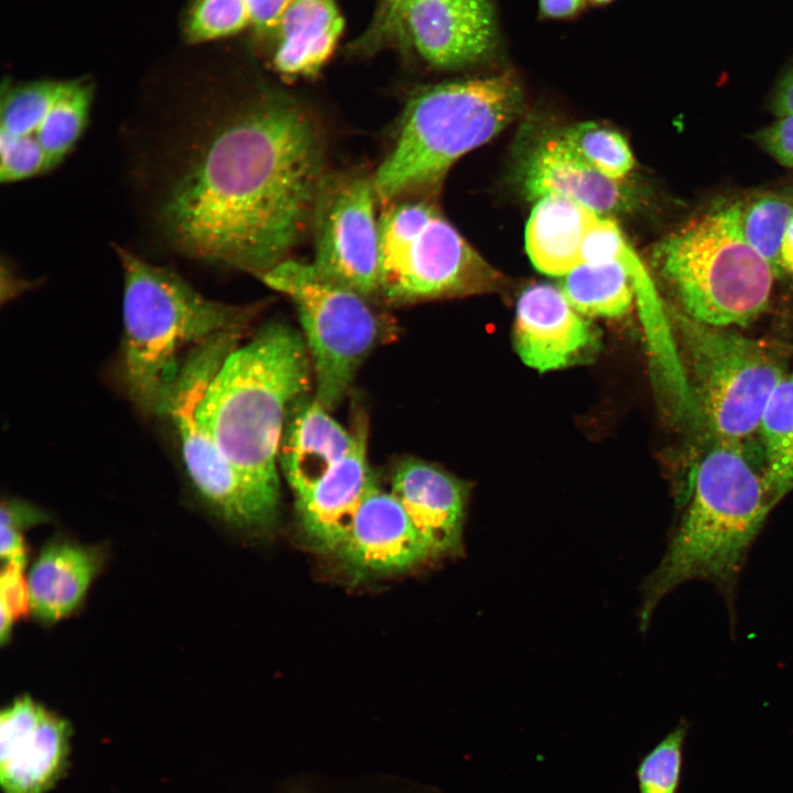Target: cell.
<instances>
[{"label":"cell","instance_id":"6da1fadb","mask_svg":"<svg viewBox=\"0 0 793 793\" xmlns=\"http://www.w3.org/2000/svg\"><path fill=\"white\" fill-rule=\"evenodd\" d=\"M198 132L162 198L163 227L183 253L260 278L311 229L322 128L297 101L264 95Z\"/></svg>","mask_w":793,"mask_h":793},{"label":"cell","instance_id":"7a4b0ae2","mask_svg":"<svg viewBox=\"0 0 793 793\" xmlns=\"http://www.w3.org/2000/svg\"><path fill=\"white\" fill-rule=\"evenodd\" d=\"M772 508L762 475L743 448L714 442L697 466L686 510L666 551L643 584L641 632L661 600L691 580L711 584L734 623L739 577Z\"/></svg>","mask_w":793,"mask_h":793},{"label":"cell","instance_id":"3957f363","mask_svg":"<svg viewBox=\"0 0 793 793\" xmlns=\"http://www.w3.org/2000/svg\"><path fill=\"white\" fill-rule=\"evenodd\" d=\"M313 380L303 336L274 323L227 357L198 405L199 421L225 457L276 507L286 414Z\"/></svg>","mask_w":793,"mask_h":793},{"label":"cell","instance_id":"277c9868","mask_svg":"<svg viewBox=\"0 0 793 793\" xmlns=\"http://www.w3.org/2000/svg\"><path fill=\"white\" fill-rule=\"evenodd\" d=\"M524 96L511 73L444 82L408 101L393 146L373 185L383 204L436 191L452 165L487 143L522 112Z\"/></svg>","mask_w":793,"mask_h":793},{"label":"cell","instance_id":"5b68a950","mask_svg":"<svg viewBox=\"0 0 793 793\" xmlns=\"http://www.w3.org/2000/svg\"><path fill=\"white\" fill-rule=\"evenodd\" d=\"M123 274V381L132 400L160 414L178 352L224 332H245L259 306L205 297L173 270L117 248Z\"/></svg>","mask_w":793,"mask_h":793},{"label":"cell","instance_id":"8992f818","mask_svg":"<svg viewBox=\"0 0 793 793\" xmlns=\"http://www.w3.org/2000/svg\"><path fill=\"white\" fill-rule=\"evenodd\" d=\"M653 257L686 315L697 322L743 326L768 306L774 273L745 239L738 203L671 233Z\"/></svg>","mask_w":793,"mask_h":793},{"label":"cell","instance_id":"52a82bcc","mask_svg":"<svg viewBox=\"0 0 793 793\" xmlns=\"http://www.w3.org/2000/svg\"><path fill=\"white\" fill-rule=\"evenodd\" d=\"M502 275L431 202L384 204L379 217L378 298L393 306L492 292Z\"/></svg>","mask_w":793,"mask_h":793},{"label":"cell","instance_id":"ba28073f","mask_svg":"<svg viewBox=\"0 0 793 793\" xmlns=\"http://www.w3.org/2000/svg\"><path fill=\"white\" fill-rule=\"evenodd\" d=\"M295 306L311 358L315 399L333 411L370 352L395 334L362 294L323 276L313 265L286 259L259 278Z\"/></svg>","mask_w":793,"mask_h":793},{"label":"cell","instance_id":"9c48e42d","mask_svg":"<svg viewBox=\"0 0 793 793\" xmlns=\"http://www.w3.org/2000/svg\"><path fill=\"white\" fill-rule=\"evenodd\" d=\"M678 319L698 420L714 442L743 448L786 373L782 362L753 339L688 316Z\"/></svg>","mask_w":793,"mask_h":793},{"label":"cell","instance_id":"30bf717a","mask_svg":"<svg viewBox=\"0 0 793 793\" xmlns=\"http://www.w3.org/2000/svg\"><path fill=\"white\" fill-rule=\"evenodd\" d=\"M242 334L224 332L193 346L180 363L160 414L173 422L187 474L203 498L229 523L259 528L273 520L278 507L225 457L197 415L208 385L239 347Z\"/></svg>","mask_w":793,"mask_h":793},{"label":"cell","instance_id":"8fae6325","mask_svg":"<svg viewBox=\"0 0 793 793\" xmlns=\"http://www.w3.org/2000/svg\"><path fill=\"white\" fill-rule=\"evenodd\" d=\"M94 98L87 79L4 82L0 178L15 183L56 167L83 135Z\"/></svg>","mask_w":793,"mask_h":793},{"label":"cell","instance_id":"7c38bea8","mask_svg":"<svg viewBox=\"0 0 793 793\" xmlns=\"http://www.w3.org/2000/svg\"><path fill=\"white\" fill-rule=\"evenodd\" d=\"M372 177L326 173L312 215L313 265L325 278L378 298L379 217Z\"/></svg>","mask_w":793,"mask_h":793},{"label":"cell","instance_id":"4fadbf2b","mask_svg":"<svg viewBox=\"0 0 793 793\" xmlns=\"http://www.w3.org/2000/svg\"><path fill=\"white\" fill-rule=\"evenodd\" d=\"M496 25L488 0H409L391 43L412 46L433 66L461 67L492 47Z\"/></svg>","mask_w":793,"mask_h":793},{"label":"cell","instance_id":"5bb4252c","mask_svg":"<svg viewBox=\"0 0 793 793\" xmlns=\"http://www.w3.org/2000/svg\"><path fill=\"white\" fill-rule=\"evenodd\" d=\"M72 729L30 696L17 698L0 717V782L3 793H47L64 773Z\"/></svg>","mask_w":793,"mask_h":793},{"label":"cell","instance_id":"9a60e30c","mask_svg":"<svg viewBox=\"0 0 793 793\" xmlns=\"http://www.w3.org/2000/svg\"><path fill=\"white\" fill-rule=\"evenodd\" d=\"M334 554L359 577L401 573L434 560L400 501L379 485L361 502Z\"/></svg>","mask_w":793,"mask_h":793},{"label":"cell","instance_id":"2e32d148","mask_svg":"<svg viewBox=\"0 0 793 793\" xmlns=\"http://www.w3.org/2000/svg\"><path fill=\"white\" fill-rule=\"evenodd\" d=\"M594 333L562 291L534 284L519 296L513 341L521 360L539 371L572 363L594 344Z\"/></svg>","mask_w":793,"mask_h":793},{"label":"cell","instance_id":"e0dca14e","mask_svg":"<svg viewBox=\"0 0 793 793\" xmlns=\"http://www.w3.org/2000/svg\"><path fill=\"white\" fill-rule=\"evenodd\" d=\"M391 492L434 560L460 555L467 490L459 480L430 463L406 458L394 468Z\"/></svg>","mask_w":793,"mask_h":793},{"label":"cell","instance_id":"ac0fdd59","mask_svg":"<svg viewBox=\"0 0 793 793\" xmlns=\"http://www.w3.org/2000/svg\"><path fill=\"white\" fill-rule=\"evenodd\" d=\"M355 432L352 449L307 492L295 498L302 531L322 553H335L361 502L378 486L368 464V426L361 416Z\"/></svg>","mask_w":793,"mask_h":793},{"label":"cell","instance_id":"d6986e66","mask_svg":"<svg viewBox=\"0 0 793 793\" xmlns=\"http://www.w3.org/2000/svg\"><path fill=\"white\" fill-rule=\"evenodd\" d=\"M521 182L529 198L558 195L576 200L601 216L629 208L621 182L613 181L584 161L558 135L541 139L524 156Z\"/></svg>","mask_w":793,"mask_h":793},{"label":"cell","instance_id":"ffe728a7","mask_svg":"<svg viewBox=\"0 0 793 793\" xmlns=\"http://www.w3.org/2000/svg\"><path fill=\"white\" fill-rule=\"evenodd\" d=\"M355 444V430L341 426L315 397L296 399L287 411L279 447V464L295 498L315 486Z\"/></svg>","mask_w":793,"mask_h":793},{"label":"cell","instance_id":"44dd1931","mask_svg":"<svg viewBox=\"0 0 793 793\" xmlns=\"http://www.w3.org/2000/svg\"><path fill=\"white\" fill-rule=\"evenodd\" d=\"M344 30L336 0H294L273 29L274 69L289 78L312 77L332 56Z\"/></svg>","mask_w":793,"mask_h":793},{"label":"cell","instance_id":"7402d4cb","mask_svg":"<svg viewBox=\"0 0 793 793\" xmlns=\"http://www.w3.org/2000/svg\"><path fill=\"white\" fill-rule=\"evenodd\" d=\"M100 565L96 548L62 540L46 544L28 578L33 615L47 623L68 616L83 600Z\"/></svg>","mask_w":793,"mask_h":793},{"label":"cell","instance_id":"603a6c76","mask_svg":"<svg viewBox=\"0 0 793 793\" xmlns=\"http://www.w3.org/2000/svg\"><path fill=\"white\" fill-rule=\"evenodd\" d=\"M600 216L564 196L536 200L525 229V247L533 265L554 276H564L580 265L584 241Z\"/></svg>","mask_w":793,"mask_h":793},{"label":"cell","instance_id":"cb8c5ba5","mask_svg":"<svg viewBox=\"0 0 793 793\" xmlns=\"http://www.w3.org/2000/svg\"><path fill=\"white\" fill-rule=\"evenodd\" d=\"M601 258L604 261L620 262L631 279L650 356L660 380L672 381L680 378L684 368L677 356L661 298L647 268L620 227L616 228L604 243Z\"/></svg>","mask_w":793,"mask_h":793},{"label":"cell","instance_id":"d4e9b609","mask_svg":"<svg viewBox=\"0 0 793 793\" xmlns=\"http://www.w3.org/2000/svg\"><path fill=\"white\" fill-rule=\"evenodd\" d=\"M764 455L762 479L774 507L793 490V373L772 392L758 431Z\"/></svg>","mask_w":793,"mask_h":793},{"label":"cell","instance_id":"484cf974","mask_svg":"<svg viewBox=\"0 0 793 793\" xmlns=\"http://www.w3.org/2000/svg\"><path fill=\"white\" fill-rule=\"evenodd\" d=\"M562 291L583 316L619 317L633 304L631 279L618 261L587 262L563 276Z\"/></svg>","mask_w":793,"mask_h":793},{"label":"cell","instance_id":"4316f807","mask_svg":"<svg viewBox=\"0 0 793 793\" xmlns=\"http://www.w3.org/2000/svg\"><path fill=\"white\" fill-rule=\"evenodd\" d=\"M738 206L745 239L768 262L774 276L782 275L780 251L793 217V199L778 194H762L738 203Z\"/></svg>","mask_w":793,"mask_h":793},{"label":"cell","instance_id":"83f0119b","mask_svg":"<svg viewBox=\"0 0 793 793\" xmlns=\"http://www.w3.org/2000/svg\"><path fill=\"white\" fill-rule=\"evenodd\" d=\"M584 161L602 175L618 182L633 167V155L624 138L596 122H579L557 132Z\"/></svg>","mask_w":793,"mask_h":793},{"label":"cell","instance_id":"f1b7e54d","mask_svg":"<svg viewBox=\"0 0 793 793\" xmlns=\"http://www.w3.org/2000/svg\"><path fill=\"white\" fill-rule=\"evenodd\" d=\"M688 727L682 719L640 760L636 770L639 793H677Z\"/></svg>","mask_w":793,"mask_h":793},{"label":"cell","instance_id":"f546056e","mask_svg":"<svg viewBox=\"0 0 793 793\" xmlns=\"http://www.w3.org/2000/svg\"><path fill=\"white\" fill-rule=\"evenodd\" d=\"M250 26L245 0H193L184 24L189 43L231 36Z\"/></svg>","mask_w":793,"mask_h":793},{"label":"cell","instance_id":"4dcf8cb0","mask_svg":"<svg viewBox=\"0 0 793 793\" xmlns=\"http://www.w3.org/2000/svg\"><path fill=\"white\" fill-rule=\"evenodd\" d=\"M280 793H419L414 784L397 780L368 779L359 781L304 780L289 785Z\"/></svg>","mask_w":793,"mask_h":793},{"label":"cell","instance_id":"1f68e13d","mask_svg":"<svg viewBox=\"0 0 793 793\" xmlns=\"http://www.w3.org/2000/svg\"><path fill=\"white\" fill-rule=\"evenodd\" d=\"M24 566L3 562L0 577V607L7 609L14 620L25 617L31 610L30 590L23 575Z\"/></svg>","mask_w":793,"mask_h":793},{"label":"cell","instance_id":"d6a6232c","mask_svg":"<svg viewBox=\"0 0 793 793\" xmlns=\"http://www.w3.org/2000/svg\"><path fill=\"white\" fill-rule=\"evenodd\" d=\"M408 1L378 0L374 17L366 32L357 41L356 47L363 52H371L390 44L399 13Z\"/></svg>","mask_w":793,"mask_h":793},{"label":"cell","instance_id":"836d02e7","mask_svg":"<svg viewBox=\"0 0 793 793\" xmlns=\"http://www.w3.org/2000/svg\"><path fill=\"white\" fill-rule=\"evenodd\" d=\"M757 141L780 164L793 167V115L780 117L760 130Z\"/></svg>","mask_w":793,"mask_h":793},{"label":"cell","instance_id":"e575fe53","mask_svg":"<svg viewBox=\"0 0 793 793\" xmlns=\"http://www.w3.org/2000/svg\"><path fill=\"white\" fill-rule=\"evenodd\" d=\"M251 28L258 33L271 34L283 12L294 0H245Z\"/></svg>","mask_w":793,"mask_h":793},{"label":"cell","instance_id":"d590c367","mask_svg":"<svg viewBox=\"0 0 793 793\" xmlns=\"http://www.w3.org/2000/svg\"><path fill=\"white\" fill-rule=\"evenodd\" d=\"M0 555L3 562H14L25 567L26 546L22 534L25 528L4 515L0 517Z\"/></svg>","mask_w":793,"mask_h":793},{"label":"cell","instance_id":"8d00e7d4","mask_svg":"<svg viewBox=\"0 0 793 793\" xmlns=\"http://www.w3.org/2000/svg\"><path fill=\"white\" fill-rule=\"evenodd\" d=\"M772 109L779 118L793 115V68L779 83L772 100Z\"/></svg>","mask_w":793,"mask_h":793},{"label":"cell","instance_id":"74e56055","mask_svg":"<svg viewBox=\"0 0 793 793\" xmlns=\"http://www.w3.org/2000/svg\"><path fill=\"white\" fill-rule=\"evenodd\" d=\"M588 0H540V8L545 17L562 19L577 13Z\"/></svg>","mask_w":793,"mask_h":793},{"label":"cell","instance_id":"f35d334b","mask_svg":"<svg viewBox=\"0 0 793 793\" xmlns=\"http://www.w3.org/2000/svg\"><path fill=\"white\" fill-rule=\"evenodd\" d=\"M780 265L782 274L793 276V217L791 218L781 245Z\"/></svg>","mask_w":793,"mask_h":793},{"label":"cell","instance_id":"ab89813d","mask_svg":"<svg viewBox=\"0 0 793 793\" xmlns=\"http://www.w3.org/2000/svg\"><path fill=\"white\" fill-rule=\"evenodd\" d=\"M588 1L591 3H595V4H604V3L610 2L612 0H588Z\"/></svg>","mask_w":793,"mask_h":793}]
</instances>
